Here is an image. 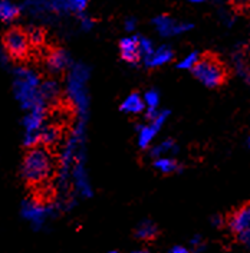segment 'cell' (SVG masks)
I'll use <instances>...</instances> for the list:
<instances>
[{"label": "cell", "instance_id": "ba28073f", "mask_svg": "<svg viewBox=\"0 0 250 253\" xmlns=\"http://www.w3.org/2000/svg\"><path fill=\"white\" fill-rule=\"evenodd\" d=\"M172 58H174V52L171 47L163 45V46L154 49V52L150 56H147L144 59V62H145L147 68H160L166 63L171 62Z\"/></svg>", "mask_w": 250, "mask_h": 253}, {"label": "cell", "instance_id": "5bb4252c", "mask_svg": "<svg viewBox=\"0 0 250 253\" xmlns=\"http://www.w3.org/2000/svg\"><path fill=\"white\" fill-rule=\"evenodd\" d=\"M157 132H158V129H157L156 126H151V124L140 126V128H138V145H140L141 148L147 150L150 147V144L154 140Z\"/></svg>", "mask_w": 250, "mask_h": 253}, {"label": "cell", "instance_id": "9c48e42d", "mask_svg": "<svg viewBox=\"0 0 250 253\" xmlns=\"http://www.w3.org/2000/svg\"><path fill=\"white\" fill-rule=\"evenodd\" d=\"M144 110H147L144 96H141L138 92H132L129 94L124 99V102L121 104V111L125 114H131V115H137L144 112Z\"/></svg>", "mask_w": 250, "mask_h": 253}, {"label": "cell", "instance_id": "277c9868", "mask_svg": "<svg viewBox=\"0 0 250 253\" xmlns=\"http://www.w3.org/2000/svg\"><path fill=\"white\" fill-rule=\"evenodd\" d=\"M153 25L156 28V31L161 35V36H177V35H181V33H186L188 32L193 25L187 23V22H178L175 19H172L171 16L168 15H160L154 17L153 20Z\"/></svg>", "mask_w": 250, "mask_h": 253}, {"label": "cell", "instance_id": "ac0fdd59", "mask_svg": "<svg viewBox=\"0 0 250 253\" xmlns=\"http://www.w3.org/2000/svg\"><path fill=\"white\" fill-rule=\"evenodd\" d=\"M28 36H29V42L31 45H42L43 41H45V35H43V31L39 29V28H32L28 31Z\"/></svg>", "mask_w": 250, "mask_h": 253}, {"label": "cell", "instance_id": "d6986e66", "mask_svg": "<svg viewBox=\"0 0 250 253\" xmlns=\"http://www.w3.org/2000/svg\"><path fill=\"white\" fill-rule=\"evenodd\" d=\"M140 49L142 59H145L147 56H150L154 52V43L148 39V38H140Z\"/></svg>", "mask_w": 250, "mask_h": 253}, {"label": "cell", "instance_id": "30bf717a", "mask_svg": "<svg viewBox=\"0 0 250 253\" xmlns=\"http://www.w3.org/2000/svg\"><path fill=\"white\" fill-rule=\"evenodd\" d=\"M47 68L52 71V72H62L68 68L69 65V58H68V53L62 50V49H56L53 50L46 59Z\"/></svg>", "mask_w": 250, "mask_h": 253}, {"label": "cell", "instance_id": "2e32d148", "mask_svg": "<svg viewBox=\"0 0 250 253\" xmlns=\"http://www.w3.org/2000/svg\"><path fill=\"white\" fill-rule=\"evenodd\" d=\"M200 53L199 52H190L188 55H186L180 62H178V68L180 69H188V71H191L194 66H196V63L200 61Z\"/></svg>", "mask_w": 250, "mask_h": 253}, {"label": "cell", "instance_id": "d4e9b609", "mask_svg": "<svg viewBox=\"0 0 250 253\" xmlns=\"http://www.w3.org/2000/svg\"><path fill=\"white\" fill-rule=\"evenodd\" d=\"M168 253H190L186 246H181V245H175V246H172L171 249H170V252Z\"/></svg>", "mask_w": 250, "mask_h": 253}, {"label": "cell", "instance_id": "9a60e30c", "mask_svg": "<svg viewBox=\"0 0 250 253\" xmlns=\"http://www.w3.org/2000/svg\"><path fill=\"white\" fill-rule=\"evenodd\" d=\"M154 167L161 174H172L180 170L178 163L172 157H160L154 160Z\"/></svg>", "mask_w": 250, "mask_h": 253}, {"label": "cell", "instance_id": "7a4b0ae2", "mask_svg": "<svg viewBox=\"0 0 250 253\" xmlns=\"http://www.w3.org/2000/svg\"><path fill=\"white\" fill-rule=\"evenodd\" d=\"M194 78L202 82L207 88H219L227 78L226 65L220 61L217 56L203 55L196 66L191 69Z\"/></svg>", "mask_w": 250, "mask_h": 253}, {"label": "cell", "instance_id": "52a82bcc", "mask_svg": "<svg viewBox=\"0 0 250 253\" xmlns=\"http://www.w3.org/2000/svg\"><path fill=\"white\" fill-rule=\"evenodd\" d=\"M227 224L235 235H240L246 230H250V203L240 206L237 210H235L229 217Z\"/></svg>", "mask_w": 250, "mask_h": 253}, {"label": "cell", "instance_id": "4dcf8cb0", "mask_svg": "<svg viewBox=\"0 0 250 253\" xmlns=\"http://www.w3.org/2000/svg\"><path fill=\"white\" fill-rule=\"evenodd\" d=\"M108 253H118V252H115V251H112V252H108Z\"/></svg>", "mask_w": 250, "mask_h": 253}, {"label": "cell", "instance_id": "603a6c76", "mask_svg": "<svg viewBox=\"0 0 250 253\" xmlns=\"http://www.w3.org/2000/svg\"><path fill=\"white\" fill-rule=\"evenodd\" d=\"M237 9L242 10H250V0H232Z\"/></svg>", "mask_w": 250, "mask_h": 253}, {"label": "cell", "instance_id": "5b68a950", "mask_svg": "<svg viewBox=\"0 0 250 253\" xmlns=\"http://www.w3.org/2000/svg\"><path fill=\"white\" fill-rule=\"evenodd\" d=\"M120 53L123 61L128 63H138L142 59L140 49V36H126L120 41Z\"/></svg>", "mask_w": 250, "mask_h": 253}, {"label": "cell", "instance_id": "83f0119b", "mask_svg": "<svg viewBox=\"0 0 250 253\" xmlns=\"http://www.w3.org/2000/svg\"><path fill=\"white\" fill-rule=\"evenodd\" d=\"M131 253H145L144 251H134V252H131Z\"/></svg>", "mask_w": 250, "mask_h": 253}, {"label": "cell", "instance_id": "7c38bea8", "mask_svg": "<svg viewBox=\"0 0 250 253\" xmlns=\"http://www.w3.org/2000/svg\"><path fill=\"white\" fill-rule=\"evenodd\" d=\"M178 151V147L174 140H166V141L160 142L158 145H156L153 150H151V157L153 160L160 157H171L172 154H175Z\"/></svg>", "mask_w": 250, "mask_h": 253}, {"label": "cell", "instance_id": "ffe728a7", "mask_svg": "<svg viewBox=\"0 0 250 253\" xmlns=\"http://www.w3.org/2000/svg\"><path fill=\"white\" fill-rule=\"evenodd\" d=\"M190 245L193 246V249L196 252H200L203 249V239L200 236H194L191 240H190Z\"/></svg>", "mask_w": 250, "mask_h": 253}, {"label": "cell", "instance_id": "484cf974", "mask_svg": "<svg viewBox=\"0 0 250 253\" xmlns=\"http://www.w3.org/2000/svg\"><path fill=\"white\" fill-rule=\"evenodd\" d=\"M190 3H193V4H200V3H203L204 0H188Z\"/></svg>", "mask_w": 250, "mask_h": 253}, {"label": "cell", "instance_id": "f546056e", "mask_svg": "<svg viewBox=\"0 0 250 253\" xmlns=\"http://www.w3.org/2000/svg\"><path fill=\"white\" fill-rule=\"evenodd\" d=\"M248 77H249V79H250V62H249V72H248Z\"/></svg>", "mask_w": 250, "mask_h": 253}, {"label": "cell", "instance_id": "4fadbf2b", "mask_svg": "<svg viewBox=\"0 0 250 253\" xmlns=\"http://www.w3.org/2000/svg\"><path fill=\"white\" fill-rule=\"evenodd\" d=\"M157 235H158V229H157L156 223L151 220L141 221L135 229V236L141 240H151Z\"/></svg>", "mask_w": 250, "mask_h": 253}, {"label": "cell", "instance_id": "e0dca14e", "mask_svg": "<svg viewBox=\"0 0 250 253\" xmlns=\"http://www.w3.org/2000/svg\"><path fill=\"white\" fill-rule=\"evenodd\" d=\"M144 101L147 105V110H158V104H160V95L154 89L147 91L144 95Z\"/></svg>", "mask_w": 250, "mask_h": 253}, {"label": "cell", "instance_id": "8992f818", "mask_svg": "<svg viewBox=\"0 0 250 253\" xmlns=\"http://www.w3.org/2000/svg\"><path fill=\"white\" fill-rule=\"evenodd\" d=\"M22 214L26 220H29L35 227H42L43 223L50 214V210L46 206L33 203V202H26L22 207Z\"/></svg>", "mask_w": 250, "mask_h": 253}, {"label": "cell", "instance_id": "4316f807", "mask_svg": "<svg viewBox=\"0 0 250 253\" xmlns=\"http://www.w3.org/2000/svg\"><path fill=\"white\" fill-rule=\"evenodd\" d=\"M220 221H221V220H220V217H219V216H216V217H214V219H213V223H216V226H219V224H220Z\"/></svg>", "mask_w": 250, "mask_h": 253}, {"label": "cell", "instance_id": "3957f363", "mask_svg": "<svg viewBox=\"0 0 250 253\" xmlns=\"http://www.w3.org/2000/svg\"><path fill=\"white\" fill-rule=\"evenodd\" d=\"M3 46L9 56H12L15 59L25 58L29 52V46H31L28 32L17 29V28L7 31L3 36Z\"/></svg>", "mask_w": 250, "mask_h": 253}, {"label": "cell", "instance_id": "7402d4cb", "mask_svg": "<svg viewBox=\"0 0 250 253\" xmlns=\"http://www.w3.org/2000/svg\"><path fill=\"white\" fill-rule=\"evenodd\" d=\"M81 26H82L83 31H89L94 26V20L91 17H88V16H82L81 17Z\"/></svg>", "mask_w": 250, "mask_h": 253}, {"label": "cell", "instance_id": "cb8c5ba5", "mask_svg": "<svg viewBox=\"0 0 250 253\" xmlns=\"http://www.w3.org/2000/svg\"><path fill=\"white\" fill-rule=\"evenodd\" d=\"M135 26H137V22H135V19L129 17V19H126V20H125L124 28L126 32H134Z\"/></svg>", "mask_w": 250, "mask_h": 253}, {"label": "cell", "instance_id": "6da1fadb", "mask_svg": "<svg viewBox=\"0 0 250 253\" xmlns=\"http://www.w3.org/2000/svg\"><path fill=\"white\" fill-rule=\"evenodd\" d=\"M52 156L45 147H31L22 161V177L29 184H39L50 175Z\"/></svg>", "mask_w": 250, "mask_h": 253}, {"label": "cell", "instance_id": "f1b7e54d", "mask_svg": "<svg viewBox=\"0 0 250 253\" xmlns=\"http://www.w3.org/2000/svg\"><path fill=\"white\" fill-rule=\"evenodd\" d=\"M248 147L250 148V135H249V138H248Z\"/></svg>", "mask_w": 250, "mask_h": 253}, {"label": "cell", "instance_id": "44dd1931", "mask_svg": "<svg viewBox=\"0 0 250 253\" xmlns=\"http://www.w3.org/2000/svg\"><path fill=\"white\" fill-rule=\"evenodd\" d=\"M237 237H239L240 243H242L243 246H246V248L250 251V230H246V232H243V233L237 235Z\"/></svg>", "mask_w": 250, "mask_h": 253}, {"label": "cell", "instance_id": "8fae6325", "mask_svg": "<svg viewBox=\"0 0 250 253\" xmlns=\"http://www.w3.org/2000/svg\"><path fill=\"white\" fill-rule=\"evenodd\" d=\"M20 15V7L12 0H0V20L10 23Z\"/></svg>", "mask_w": 250, "mask_h": 253}]
</instances>
